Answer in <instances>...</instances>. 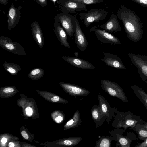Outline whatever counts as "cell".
I'll list each match as a JSON object with an SVG mask.
<instances>
[{
	"instance_id": "4fadbf2b",
	"label": "cell",
	"mask_w": 147,
	"mask_h": 147,
	"mask_svg": "<svg viewBox=\"0 0 147 147\" xmlns=\"http://www.w3.org/2000/svg\"><path fill=\"white\" fill-rule=\"evenodd\" d=\"M22 5L18 8H16L13 3L8 11L7 16V26L9 30L14 29L18 24L21 17L20 10Z\"/></svg>"
},
{
	"instance_id": "2e32d148",
	"label": "cell",
	"mask_w": 147,
	"mask_h": 147,
	"mask_svg": "<svg viewBox=\"0 0 147 147\" xmlns=\"http://www.w3.org/2000/svg\"><path fill=\"white\" fill-rule=\"evenodd\" d=\"M62 58L71 65L81 69L91 70L95 67L88 61L77 57L63 56Z\"/></svg>"
},
{
	"instance_id": "5b68a950",
	"label": "cell",
	"mask_w": 147,
	"mask_h": 147,
	"mask_svg": "<svg viewBox=\"0 0 147 147\" xmlns=\"http://www.w3.org/2000/svg\"><path fill=\"white\" fill-rule=\"evenodd\" d=\"M128 55L132 63L137 68L140 78L147 83V56L131 53Z\"/></svg>"
},
{
	"instance_id": "83f0119b",
	"label": "cell",
	"mask_w": 147,
	"mask_h": 147,
	"mask_svg": "<svg viewBox=\"0 0 147 147\" xmlns=\"http://www.w3.org/2000/svg\"><path fill=\"white\" fill-rule=\"evenodd\" d=\"M141 143L137 142L135 147H147V138Z\"/></svg>"
},
{
	"instance_id": "d6a6232c",
	"label": "cell",
	"mask_w": 147,
	"mask_h": 147,
	"mask_svg": "<svg viewBox=\"0 0 147 147\" xmlns=\"http://www.w3.org/2000/svg\"><path fill=\"white\" fill-rule=\"evenodd\" d=\"M21 134L24 138L26 139H28L29 137L26 132L24 131H23L21 133Z\"/></svg>"
},
{
	"instance_id": "484cf974",
	"label": "cell",
	"mask_w": 147,
	"mask_h": 147,
	"mask_svg": "<svg viewBox=\"0 0 147 147\" xmlns=\"http://www.w3.org/2000/svg\"><path fill=\"white\" fill-rule=\"evenodd\" d=\"M86 4H94L103 2L105 0H69Z\"/></svg>"
},
{
	"instance_id": "f1b7e54d",
	"label": "cell",
	"mask_w": 147,
	"mask_h": 147,
	"mask_svg": "<svg viewBox=\"0 0 147 147\" xmlns=\"http://www.w3.org/2000/svg\"><path fill=\"white\" fill-rule=\"evenodd\" d=\"M14 91V89L11 87H7L5 88L3 90V92L5 93L12 92Z\"/></svg>"
},
{
	"instance_id": "44dd1931",
	"label": "cell",
	"mask_w": 147,
	"mask_h": 147,
	"mask_svg": "<svg viewBox=\"0 0 147 147\" xmlns=\"http://www.w3.org/2000/svg\"><path fill=\"white\" fill-rule=\"evenodd\" d=\"M131 87L133 92L147 109V94L136 85L132 84Z\"/></svg>"
},
{
	"instance_id": "74e56055",
	"label": "cell",
	"mask_w": 147,
	"mask_h": 147,
	"mask_svg": "<svg viewBox=\"0 0 147 147\" xmlns=\"http://www.w3.org/2000/svg\"><path fill=\"white\" fill-rule=\"evenodd\" d=\"M76 57H78V52L75 51L74 53Z\"/></svg>"
},
{
	"instance_id": "d6986e66",
	"label": "cell",
	"mask_w": 147,
	"mask_h": 147,
	"mask_svg": "<svg viewBox=\"0 0 147 147\" xmlns=\"http://www.w3.org/2000/svg\"><path fill=\"white\" fill-rule=\"evenodd\" d=\"M91 116L96 128L102 126L106 119L101 115L99 104H94L91 109Z\"/></svg>"
},
{
	"instance_id": "30bf717a",
	"label": "cell",
	"mask_w": 147,
	"mask_h": 147,
	"mask_svg": "<svg viewBox=\"0 0 147 147\" xmlns=\"http://www.w3.org/2000/svg\"><path fill=\"white\" fill-rule=\"evenodd\" d=\"M89 31L94 32L97 38L104 44L116 45L121 44L120 40L117 37L104 29H99L97 26H93L92 27Z\"/></svg>"
},
{
	"instance_id": "e0dca14e",
	"label": "cell",
	"mask_w": 147,
	"mask_h": 147,
	"mask_svg": "<svg viewBox=\"0 0 147 147\" xmlns=\"http://www.w3.org/2000/svg\"><path fill=\"white\" fill-rule=\"evenodd\" d=\"M31 31L33 39L41 48L44 45V38L42 30L38 22L35 20L31 24Z\"/></svg>"
},
{
	"instance_id": "cb8c5ba5",
	"label": "cell",
	"mask_w": 147,
	"mask_h": 147,
	"mask_svg": "<svg viewBox=\"0 0 147 147\" xmlns=\"http://www.w3.org/2000/svg\"><path fill=\"white\" fill-rule=\"evenodd\" d=\"M113 140H114V138L111 136L100 137L99 139L95 142V147H110L111 146V142Z\"/></svg>"
},
{
	"instance_id": "8d00e7d4",
	"label": "cell",
	"mask_w": 147,
	"mask_h": 147,
	"mask_svg": "<svg viewBox=\"0 0 147 147\" xmlns=\"http://www.w3.org/2000/svg\"><path fill=\"white\" fill-rule=\"evenodd\" d=\"M140 2L144 4H147V0H140Z\"/></svg>"
},
{
	"instance_id": "7c38bea8",
	"label": "cell",
	"mask_w": 147,
	"mask_h": 147,
	"mask_svg": "<svg viewBox=\"0 0 147 147\" xmlns=\"http://www.w3.org/2000/svg\"><path fill=\"white\" fill-rule=\"evenodd\" d=\"M74 34V41L77 47L80 51H85L88 46V42L77 19L76 22Z\"/></svg>"
},
{
	"instance_id": "f546056e",
	"label": "cell",
	"mask_w": 147,
	"mask_h": 147,
	"mask_svg": "<svg viewBox=\"0 0 147 147\" xmlns=\"http://www.w3.org/2000/svg\"><path fill=\"white\" fill-rule=\"evenodd\" d=\"M26 113L28 116H31L33 113V111L31 108L30 107L26 108L25 109Z\"/></svg>"
},
{
	"instance_id": "6da1fadb",
	"label": "cell",
	"mask_w": 147,
	"mask_h": 147,
	"mask_svg": "<svg viewBox=\"0 0 147 147\" xmlns=\"http://www.w3.org/2000/svg\"><path fill=\"white\" fill-rule=\"evenodd\" d=\"M114 118L112 126L116 128H123L125 131L128 128L131 129L135 127L142 120L139 116L129 111L120 112L118 111Z\"/></svg>"
},
{
	"instance_id": "5bb4252c",
	"label": "cell",
	"mask_w": 147,
	"mask_h": 147,
	"mask_svg": "<svg viewBox=\"0 0 147 147\" xmlns=\"http://www.w3.org/2000/svg\"><path fill=\"white\" fill-rule=\"evenodd\" d=\"M59 21L57 15L55 18L54 24V32L61 45L70 48V45L68 41L66 33L62 27Z\"/></svg>"
},
{
	"instance_id": "277c9868",
	"label": "cell",
	"mask_w": 147,
	"mask_h": 147,
	"mask_svg": "<svg viewBox=\"0 0 147 147\" xmlns=\"http://www.w3.org/2000/svg\"><path fill=\"white\" fill-rule=\"evenodd\" d=\"M124 131L123 129L116 128L109 132V134L117 142L116 147H130L132 142L137 140L136 136L133 132H128L127 135L125 136L123 134Z\"/></svg>"
},
{
	"instance_id": "9a60e30c",
	"label": "cell",
	"mask_w": 147,
	"mask_h": 147,
	"mask_svg": "<svg viewBox=\"0 0 147 147\" xmlns=\"http://www.w3.org/2000/svg\"><path fill=\"white\" fill-rule=\"evenodd\" d=\"M104 56L100 59L106 64L113 68L119 69H125L126 68L121 59L117 56L105 52H103Z\"/></svg>"
},
{
	"instance_id": "1f68e13d",
	"label": "cell",
	"mask_w": 147,
	"mask_h": 147,
	"mask_svg": "<svg viewBox=\"0 0 147 147\" xmlns=\"http://www.w3.org/2000/svg\"><path fill=\"white\" fill-rule=\"evenodd\" d=\"M60 97L58 96H55L51 99V100L53 102H57L59 100Z\"/></svg>"
},
{
	"instance_id": "7402d4cb",
	"label": "cell",
	"mask_w": 147,
	"mask_h": 147,
	"mask_svg": "<svg viewBox=\"0 0 147 147\" xmlns=\"http://www.w3.org/2000/svg\"><path fill=\"white\" fill-rule=\"evenodd\" d=\"M81 123L80 115L77 110L74 112L73 117L66 123L64 127L65 129L74 128L79 126Z\"/></svg>"
},
{
	"instance_id": "ac0fdd59",
	"label": "cell",
	"mask_w": 147,
	"mask_h": 147,
	"mask_svg": "<svg viewBox=\"0 0 147 147\" xmlns=\"http://www.w3.org/2000/svg\"><path fill=\"white\" fill-rule=\"evenodd\" d=\"M100 27L103 29L110 33L121 31L117 17L114 13L112 14L109 20L101 25Z\"/></svg>"
},
{
	"instance_id": "f35d334b",
	"label": "cell",
	"mask_w": 147,
	"mask_h": 147,
	"mask_svg": "<svg viewBox=\"0 0 147 147\" xmlns=\"http://www.w3.org/2000/svg\"><path fill=\"white\" fill-rule=\"evenodd\" d=\"M15 0V1H17V0Z\"/></svg>"
},
{
	"instance_id": "d590c367",
	"label": "cell",
	"mask_w": 147,
	"mask_h": 147,
	"mask_svg": "<svg viewBox=\"0 0 147 147\" xmlns=\"http://www.w3.org/2000/svg\"><path fill=\"white\" fill-rule=\"evenodd\" d=\"M8 146L9 147H14L15 146V145L13 142H10L9 143Z\"/></svg>"
},
{
	"instance_id": "603a6c76",
	"label": "cell",
	"mask_w": 147,
	"mask_h": 147,
	"mask_svg": "<svg viewBox=\"0 0 147 147\" xmlns=\"http://www.w3.org/2000/svg\"><path fill=\"white\" fill-rule=\"evenodd\" d=\"M3 66L5 69L11 75H16L22 69L20 65L13 63L5 62Z\"/></svg>"
},
{
	"instance_id": "d4e9b609",
	"label": "cell",
	"mask_w": 147,
	"mask_h": 147,
	"mask_svg": "<svg viewBox=\"0 0 147 147\" xmlns=\"http://www.w3.org/2000/svg\"><path fill=\"white\" fill-rule=\"evenodd\" d=\"M44 74V71L40 68H36L32 70L28 74V77L32 79L36 80L42 77Z\"/></svg>"
},
{
	"instance_id": "4dcf8cb0",
	"label": "cell",
	"mask_w": 147,
	"mask_h": 147,
	"mask_svg": "<svg viewBox=\"0 0 147 147\" xmlns=\"http://www.w3.org/2000/svg\"><path fill=\"white\" fill-rule=\"evenodd\" d=\"M63 120V118L61 116H59L55 119V121L57 123L62 122Z\"/></svg>"
},
{
	"instance_id": "4316f807",
	"label": "cell",
	"mask_w": 147,
	"mask_h": 147,
	"mask_svg": "<svg viewBox=\"0 0 147 147\" xmlns=\"http://www.w3.org/2000/svg\"><path fill=\"white\" fill-rule=\"evenodd\" d=\"M37 3L42 7L47 5V0H34Z\"/></svg>"
},
{
	"instance_id": "8fae6325",
	"label": "cell",
	"mask_w": 147,
	"mask_h": 147,
	"mask_svg": "<svg viewBox=\"0 0 147 147\" xmlns=\"http://www.w3.org/2000/svg\"><path fill=\"white\" fill-rule=\"evenodd\" d=\"M60 84L66 92L74 97L86 96L90 93L88 90L73 84L60 82Z\"/></svg>"
},
{
	"instance_id": "ffe728a7",
	"label": "cell",
	"mask_w": 147,
	"mask_h": 147,
	"mask_svg": "<svg viewBox=\"0 0 147 147\" xmlns=\"http://www.w3.org/2000/svg\"><path fill=\"white\" fill-rule=\"evenodd\" d=\"M135 131L139 139L142 141L147 138V121L142 119L140 122L131 129Z\"/></svg>"
},
{
	"instance_id": "3957f363",
	"label": "cell",
	"mask_w": 147,
	"mask_h": 147,
	"mask_svg": "<svg viewBox=\"0 0 147 147\" xmlns=\"http://www.w3.org/2000/svg\"><path fill=\"white\" fill-rule=\"evenodd\" d=\"M101 87L110 96L119 99L125 103L128 99L122 88L117 83L106 79L101 80Z\"/></svg>"
},
{
	"instance_id": "e575fe53",
	"label": "cell",
	"mask_w": 147,
	"mask_h": 147,
	"mask_svg": "<svg viewBox=\"0 0 147 147\" xmlns=\"http://www.w3.org/2000/svg\"><path fill=\"white\" fill-rule=\"evenodd\" d=\"M7 139L6 138L3 137L1 139V142L2 144H5L7 142Z\"/></svg>"
},
{
	"instance_id": "9c48e42d",
	"label": "cell",
	"mask_w": 147,
	"mask_h": 147,
	"mask_svg": "<svg viewBox=\"0 0 147 147\" xmlns=\"http://www.w3.org/2000/svg\"><path fill=\"white\" fill-rule=\"evenodd\" d=\"M98 97L101 115L106 119L108 124L113 118L115 117L117 109L112 107L100 94H98Z\"/></svg>"
},
{
	"instance_id": "8992f818",
	"label": "cell",
	"mask_w": 147,
	"mask_h": 147,
	"mask_svg": "<svg viewBox=\"0 0 147 147\" xmlns=\"http://www.w3.org/2000/svg\"><path fill=\"white\" fill-rule=\"evenodd\" d=\"M57 16L67 34L69 37H72L74 34L76 18L68 13L62 12L59 13Z\"/></svg>"
},
{
	"instance_id": "7a4b0ae2",
	"label": "cell",
	"mask_w": 147,
	"mask_h": 147,
	"mask_svg": "<svg viewBox=\"0 0 147 147\" xmlns=\"http://www.w3.org/2000/svg\"><path fill=\"white\" fill-rule=\"evenodd\" d=\"M108 14V12L104 9L94 8L87 12L81 13L79 15L80 20H83L84 26L88 28L93 22L102 21Z\"/></svg>"
},
{
	"instance_id": "52a82bcc",
	"label": "cell",
	"mask_w": 147,
	"mask_h": 147,
	"mask_svg": "<svg viewBox=\"0 0 147 147\" xmlns=\"http://www.w3.org/2000/svg\"><path fill=\"white\" fill-rule=\"evenodd\" d=\"M62 12L73 13L76 12L87 11L86 5L78 2L69 0H59L58 2Z\"/></svg>"
},
{
	"instance_id": "836d02e7",
	"label": "cell",
	"mask_w": 147,
	"mask_h": 147,
	"mask_svg": "<svg viewBox=\"0 0 147 147\" xmlns=\"http://www.w3.org/2000/svg\"><path fill=\"white\" fill-rule=\"evenodd\" d=\"M8 0H0V3L3 5L5 7L6 5L8 2Z\"/></svg>"
},
{
	"instance_id": "ba28073f",
	"label": "cell",
	"mask_w": 147,
	"mask_h": 147,
	"mask_svg": "<svg viewBox=\"0 0 147 147\" xmlns=\"http://www.w3.org/2000/svg\"><path fill=\"white\" fill-rule=\"evenodd\" d=\"M0 46L4 49L15 54L20 55H26L24 48L20 43L13 42L9 38L0 37Z\"/></svg>"
}]
</instances>
